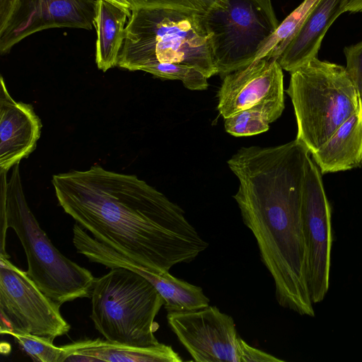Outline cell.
<instances>
[{
	"label": "cell",
	"instance_id": "6da1fadb",
	"mask_svg": "<svg viewBox=\"0 0 362 362\" xmlns=\"http://www.w3.org/2000/svg\"><path fill=\"white\" fill-rule=\"evenodd\" d=\"M59 204L93 237L149 269L169 272L208 243L184 211L135 175L99 165L52 179Z\"/></svg>",
	"mask_w": 362,
	"mask_h": 362
},
{
	"label": "cell",
	"instance_id": "7a4b0ae2",
	"mask_svg": "<svg viewBox=\"0 0 362 362\" xmlns=\"http://www.w3.org/2000/svg\"><path fill=\"white\" fill-rule=\"evenodd\" d=\"M307 147L299 140L240 148L228 160L239 181L233 196L273 278L278 303L314 317L303 222Z\"/></svg>",
	"mask_w": 362,
	"mask_h": 362
},
{
	"label": "cell",
	"instance_id": "3957f363",
	"mask_svg": "<svg viewBox=\"0 0 362 362\" xmlns=\"http://www.w3.org/2000/svg\"><path fill=\"white\" fill-rule=\"evenodd\" d=\"M0 175V252H6V230L11 228L24 249L27 274L47 296L60 305L89 297L94 276L62 255L40 228L24 194L19 163L12 168L8 180L6 172Z\"/></svg>",
	"mask_w": 362,
	"mask_h": 362
},
{
	"label": "cell",
	"instance_id": "277c9868",
	"mask_svg": "<svg viewBox=\"0 0 362 362\" xmlns=\"http://www.w3.org/2000/svg\"><path fill=\"white\" fill-rule=\"evenodd\" d=\"M156 62L186 64L208 78L217 74L203 14L171 8L131 10L117 66L134 71Z\"/></svg>",
	"mask_w": 362,
	"mask_h": 362
},
{
	"label": "cell",
	"instance_id": "5b68a950",
	"mask_svg": "<svg viewBox=\"0 0 362 362\" xmlns=\"http://www.w3.org/2000/svg\"><path fill=\"white\" fill-rule=\"evenodd\" d=\"M286 91L294 108L296 139L310 153L359 108L356 90L345 67L317 57L291 73Z\"/></svg>",
	"mask_w": 362,
	"mask_h": 362
},
{
	"label": "cell",
	"instance_id": "8992f818",
	"mask_svg": "<svg viewBox=\"0 0 362 362\" xmlns=\"http://www.w3.org/2000/svg\"><path fill=\"white\" fill-rule=\"evenodd\" d=\"M90 318L95 328L112 342L147 347L158 344L155 317L164 300L141 275L123 267L112 268L95 279Z\"/></svg>",
	"mask_w": 362,
	"mask_h": 362
},
{
	"label": "cell",
	"instance_id": "52a82bcc",
	"mask_svg": "<svg viewBox=\"0 0 362 362\" xmlns=\"http://www.w3.org/2000/svg\"><path fill=\"white\" fill-rule=\"evenodd\" d=\"M203 18L221 76L251 64L279 25L271 0H218Z\"/></svg>",
	"mask_w": 362,
	"mask_h": 362
},
{
	"label": "cell",
	"instance_id": "ba28073f",
	"mask_svg": "<svg viewBox=\"0 0 362 362\" xmlns=\"http://www.w3.org/2000/svg\"><path fill=\"white\" fill-rule=\"evenodd\" d=\"M167 320L194 361H284L247 344L238 336L233 317L216 306L170 312Z\"/></svg>",
	"mask_w": 362,
	"mask_h": 362
},
{
	"label": "cell",
	"instance_id": "9c48e42d",
	"mask_svg": "<svg viewBox=\"0 0 362 362\" xmlns=\"http://www.w3.org/2000/svg\"><path fill=\"white\" fill-rule=\"evenodd\" d=\"M0 253L1 334L18 332L54 341L66 334L70 325L60 305L47 296L29 277Z\"/></svg>",
	"mask_w": 362,
	"mask_h": 362
},
{
	"label": "cell",
	"instance_id": "30bf717a",
	"mask_svg": "<svg viewBox=\"0 0 362 362\" xmlns=\"http://www.w3.org/2000/svg\"><path fill=\"white\" fill-rule=\"evenodd\" d=\"M303 222L308 253V284L313 304L329 290L332 243L331 210L321 173L308 160L303 200Z\"/></svg>",
	"mask_w": 362,
	"mask_h": 362
},
{
	"label": "cell",
	"instance_id": "8fae6325",
	"mask_svg": "<svg viewBox=\"0 0 362 362\" xmlns=\"http://www.w3.org/2000/svg\"><path fill=\"white\" fill-rule=\"evenodd\" d=\"M97 0H18L0 32V53L5 54L24 38L49 28L91 30Z\"/></svg>",
	"mask_w": 362,
	"mask_h": 362
},
{
	"label": "cell",
	"instance_id": "7c38bea8",
	"mask_svg": "<svg viewBox=\"0 0 362 362\" xmlns=\"http://www.w3.org/2000/svg\"><path fill=\"white\" fill-rule=\"evenodd\" d=\"M217 95V109L224 119L260 105L284 111L282 68L276 59L255 60L224 76Z\"/></svg>",
	"mask_w": 362,
	"mask_h": 362
},
{
	"label": "cell",
	"instance_id": "4fadbf2b",
	"mask_svg": "<svg viewBox=\"0 0 362 362\" xmlns=\"http://www.w3.org/2000/svg\"><path fill=\"white\" fill-rule=\"evenodd\" d=\"M88 259L107 268L123 267L141 275L163 297L168 313L197 310L209 305V299L201 287L177 279L168 272L146 267L98 240L92 245Z\"/></svg>",
	"mask_w": 362,
	"mask_h": 362
},
{
	"label": "cell",
	"instance_id": "5bb4252c",
	"mask_svg": "<svg viewBox=\"0 0 362 362\" xmlns=\"http://www.w3.org/2000/svg\"><path fill=\"white\" fill-rule=\"evenodd\" d=\"M0 88V172H8L35 151L42 122L30 104L16 101L4 78Z\"/></svg>",
	"mask_w": 362,
	"mask_h": 362
},
{
	"label": "cell",
	"instance_id": "9a60e30c",
	"mask_svg": "<svg viewBox=\"0 0 362 362\" xmlns=\"http://www.w3.org/2000/svg\"><path fill=\"white\" fill-rule=\"evenodd\" d=\"M349 0H317L277 59L290 73L317 57L322 41L334 21L346 12Z\"/></svg>",
	"mask_w": 362,
	"mask_h": 362
},
{
	"label": "cell",
	"instance_id": "2e32d148",
	"mask_svg": "<svg viewBox=\"0 0 362 362\" xmlns=\"http://www.w3.org/2000/svg\"><path fill=\"white\" fill-rule=\"evenodd\" d=\"M64 361L180 362L171 346L158 343L147 347L132 346L103 340L83 339L62 346Z\"/></svg>",
	"mask_w": 362,
	"mask_h": 362
},
{
	"label": "cell",
	"instance_id": "e0dca14e",
	"mask_svg": "<svg viewBox=\"0 0 362 362\" xmlns=\"http://www.w3.org/2000/svg\"><path fill=\"white\" fill-rule=\"evenodd\" d=\"M312 155L324 174L361 166L362 106L359 105L358 110Z\"/></svg>",
	"mask_w": 362,
	"mask_h": 362
},
{
	"label": "cell",
	"instance_id": "ac0fdd59",
	"mask_svg": "<svg viewBox=\"0 0 362 362\" xmlns=\"http://www.w3.org/2000/svg\"><path fill=\"white\" fill-rule=\"evenodd\" d=\"M130 14L129 8L105 0H97L93 19L97 35L95 63L98 68L104 72L117 66Z\"/></svg>",
	"mask_w": 362,
	"mask_h": 362
},
{
	"label": "cell",
	"instance_id": "d6986e66",
	"mask_svg": "<svg viewBox=\"0 0 362 362\" xmlns=\"http://www.w3.org/2000/svg\"><path fill=\"white\" fill-rule=\"evenodd\" d=\"M317 1L303 0L279 23L276 30L258 52L254 61L264 57L277 60L295 36Z\"/></svg>",
	"mask_w": 362,
	"mask_h": 362
},
{
	"label": "cell",
	"instance_id": "ffe728a7",
	"mask_svg": "<svg viewBox=\"0 0 362 362\" xmlns=\"http://www.w3.org/2000/svg\"><path fill=\"white\" fill-rule=\"evenodd\" d=\"M283 110L260 105L240 111L225 118L226 131L235 136L259 134L269 129V124L276 120Z\"/></svg>",
	"mask_w": 362,
	"mask_h": 362
},
{
	"label": "cell",
	"instance_id": "44dd1931",
	"mask_svg": "<svg viewBox=\"0 0 362 362\" xmlns=\"http://www.w3.org/2000/svg\"><path fill=\"white\" fill-rule=\"evenodd\" d=\"M141 71L163 79L179 80L192 90H203L209 86V78L204 73L183 64L156 62L144 66Z\"/></svg>",
	"mask_w": 362,
	"mask_h": 362
},
{
	"label": "cell",
	"instance_id": "7402d4cb",
	"mask_svg": "<svg viewBox=\"0 0 362 362\" xmlns=\"http://www.w3.org/2000/svg\"><path fill=\"white\" fill-rule=\"evenodd\" d=\"M17 341L23 351L35 361L63 362L64 349L49 339L18 332H6Z\"/></svg>",
	"mask_w": 362,
	"mask_h": 362
},
{
	"label": "cell",
	"instance_id": "603a6c76",
	"mask_svg": "<svg viewBox=\"0 0 362 362\" xmlns=\"http://www.w3.org/2000/svg\"><path fill=\"white\" fill-rule=\"evenodd\" d=\"M130 10L139 8H171L204 14L218 0H127Z\"/></svg>",
	"mask_w": 362,
	"mask_h": 362
},
{
	"label": "cell",
	"instance_id": "cb8c5ba5",
	"mask_svg": "<svg viewBox=\"0 0 362 362\" xmlns=\"http://www.w3.org/2000/svg\"><path fill=\"white\" fill-rule=\"evenodd\" d=\"M346 66L345 69L352 81L362 106V41L346 47L344 49Z\"/></svg>",
	"mask_w": 362,
	"mask_h": 362
},
{
	"label": "cell",
	"instance_id": "d4e9b609",
	"mask_svg": "<svg viewBox=\"0 0 362 362\" xmlns=\"http://www.w3.org/2000/svg\"><path fill=\"white\" fill-rule=\"evenodd\" d=\"M18 0H0V32L7 26Z\"/></svg>",
	"mask_w": 362,
	"mask_h": 362
},
{
	"label": "cell",
	"instance_id": "484cf974",
	"mask_svg": "<svg viewBox=\"0 0 362 362\" xmlns=\"http://www.w3.org/2000/svg\"><path fill=\"white\" fill-rule=\"evenodd\" d=\"M358 13L362 12V0H349L346 12Z\"/></svg>",
	"mask_w": 362,
	"mask_h": 362
},
{
	"label": "cell",
	"instance_id": "4316f807",
	"mask_svg": "<svg viewBox=\"0 0 362 362\" xmlns=\"http://www.w3.org/2000/svg\"><path fill=\"white\" fill-rule=\"evenodd\" d=\"M105 1L112 3L116 6L130 9V4L128 3V1L127 0H105Z\"/></svg>",
	"mask_w": 362,
	"mask_h": 362
}]
</instances>
